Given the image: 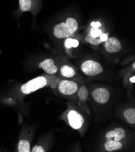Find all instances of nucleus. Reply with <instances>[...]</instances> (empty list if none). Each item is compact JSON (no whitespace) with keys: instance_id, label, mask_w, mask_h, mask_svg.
Returning a JSON list of instances; mask_svg holds the SVG:
<instances>
[{"instance_id":"f257e3e1","label":"nucleus","mask_w":135,"mask_h":152,"mask_svg":"<svg viewBox=\"0 0 135 152\" xmlns=\"http://www.w3.org/2000/svg\"><path fill=\"white\" fill-rule=\"evenodd\" d=\"M78 28V23L72 17L68 18L65 22H62L55 26L53 35L58 39L70 37L76 32Z\"/></svg>"},{"instance_id":"f03ea898","label":"nucleus","mask_w":135,"mask_h":152,"mask_svg":"<svg viewBox=\"0 0 135 152\" xmlns=\"http://www.w3.org/2000/svg\"><path fill=\"white\" fill-rule=\"evenodd\" d=\"M48 81L46 78L43 76L36 77L21 86V92L24 95L31 94L36 90L47 86Z\"/></svg>"},{"instance_id":"7ed1b4c3","label":"nucleus","mask_w":135,"mask_h":152,"mask_svg":"<svg viewBox=\"0 0 135 152\" xmlns=\"http://www.w3.org/2000/svg\"><path fill=\"white\" fill-rule=\"evenodd\" d=\"M82 73L88 77H95L101 73L104 69L101 64L92 59H88L84 61L81 66Z\"/></svg>"},{"instance_id":"20e7f679","label":"nucleus","mask_w":135,"mask_h":152,"mask_svg":"<svg viewBox=\"0 0 135 152\" xmlns=\"http://www.w3.org/2000/svg\"><path fill=\"white\" fill-rule=\"evenodd\" d=\"M78 84L73 81L63 80L58 84V89L60 94L65 96H72L75 94L78 90Z\"/></svg>"},{"instance_id":"39448f33","label":"nucleus","mask_w":135,"mask_h":152,"mask_svg":"<svg viewBox=\"0 0 135 152\" xmlns=\"http://www.w3.org/2000/svg\"><path fill=\"white\" fill-rule=\"evenodd\" d=\"M93 99L99 104H106L110 99V92L108 89L104 87H99L94 89L92 92Z\"/></svg>"},{"instance_id":"423d86ee","label":"nucleus","mask_w":135,"mask_h":152,"mask_svg":"<svg viewBox=\"0 0 135 152\" xmlns=\"http://www.w3.org/2000/svg\"><path fill=\"white\" fill-rule=\"evenodd\" d=\"M68 119L70 127L75 130L81 129L84 122L83 116L79 112L74 110H72L69 112Z\"/></svg>"},{"instance_id":"0eeeda50","label":"nucleus","mask_w":135,"mask_h":152,"mask_svg":"<svg viewBox=\"0 0 135 152\" xmlns=\"http://www.w3.org/2000/svg\"><path fill=\"white\" fill-rule=\"evenodd\" d=\"M104 42L105 49L109 53H117L122 49V44L121 42L115 37L108 38Z\"/></svg>"},{"instance_id":"6e6552de","label":"nucleus","mask_w":135,"mask_h":152,"mask_svg":"<svg viewBox=\"0 0 135 152\" xmlns=\"http://www.w3.org/2000/svg\"><path fill=\"white\" fill-rule=\"evenodd\" d=\"M126 137V130L121 127H116L108 132L106 134L107 141H121Z\"/></svg>"},{"instance_id":"1a4fd4ad","label":"nucleus","mask_w":135,"mask_h":152,"mask_svg":"<svg viewBox=\"0 0 135 152\" xmlns=\"http://www.w3.org/2000/svg\"><path fill=\"white\" fill-rule=\"evenodd\" d=\"M38 66L49 75H55L58 72V67L55 61L52 58L44 59L39 63Z\"/></svg>"},{"instance_id":"9d476101","label":"nucleus","mask_w":135,"mask_h":152,"mask_svg":"<svg viewBox=\"0 0 135 152\" xmlns=\"http://www.w3.org/2000/svg\"><path fill=\"white\" fill-rule=\"evenodd\" d=\"M36 0H19L20 9L22 12L32 11L36 7Z\"/></svg>"},{"instance_id":"9b49d317","label":"nucleus","mask_w":135,"mask_h":152,"mask_svg":"<svg viewBox=\"0 0 135 152\" xmlns=\"http://www.w3.org/2000/svg\"><path fill=\"white\" fill-rule=\"evenodd\" d=\"M60 73L64 78H72L74 77L77 75L76 71L74 69L67 64H64L60 68Z\"/></svg>"},{"instance_id":"f8f14e48","label":"nucleus","mask_w":135,"mask_h":152,"mask_svg":"<svg viewBox=\"0 0 135 152\" xmlns=\"http://www.w3.org/2000/svg\"><path fill=\"white\" fill-rule=\"evenodd\" d=\"M123 146V143L121 141H107L104 144V148L107 151H113L118 150L122 148Z\"/></svg>"},{"instance_id":"ddd939ff","label":"nucleus","mask_w":135,"mask_h":152,"mask_svg":"<svg viewBox=\"0 0 135 152\" xmlns=\"http://www.w3.org/2000/svg\"><path fill=\"white\" fill-rule=\"evenodd\" d=\"M77 93L78 94V98L81 102H85L88 99V92L87 88L84 84H82L79 87Z\"/></svg>"},{"instance_id":"4468645a","label":"nucleus","mask_w":135,"mask_h":152,"mask_svg":"<svg viewBox=\"0 0 135 152\" xmlns=\"http://www.w3.org/2000/svg\"><path fill=\"white\" fill-rule=\"evenodd\" d=\"M124 116L129 124H135V109L134 108H128L125 110L124 112Z\"/></svg>"},{"instance_id":"2eb2a0df","label":"nucleus","mask_w":135,"mask_h":152,"mask_svg":"<svg viewBox=\"0 0 135 152\" xmlns=\"http://www.w3.org/2000/svg\"><path fill=\"white\" fill-rule=\"evenodd\" d=\"M18 151L19 152H30L31 151V143L26 140L20 141L18 145Z\"/></svg>"},{"instance_id":"dca6fc26","label":"nucleus","mask_w":135,"mask_h":152,"mask_svg":"<svg viewBox=\"0 0 135 152\" xmlns=\"http://www.w3.org/2000/svg\"><path fill=\"white\" fill-rule=\"evenodd\" d=\"M79 45V41L76 39L71 38H67L66 40L64 42V46L66 49H71L72 48H75Z\"/></svg>"},{"instance_id":"f3484780","label":"nucleus","mask_w":135,"mask_h":152,"mask_svg":"<svg viewBox=\"0 0 135 152\" xmlns=\"http://www.w3.org/2000/svg\"><path fill=\"white\" fill-rule=\"evenodd\" d=\"M85 41L89 44H92V45H98L102 42L100 39V37L93 38L88 33L87 34L85 37Z\"/></svg>"},{"instance_id":"a211bd4d","label":"nucleus","mask_w":135,"mask_h":152,"mask_svg":"<svg viewBox=\"0 0 135 152\" xmlns=\"http://www.w3.org/2000/svg\"><path fill=\"white\" fill-rule=\"evenodd\" d=\"M102 33V30L99 28H92L88 34L93 38H98L100 37Z\"/></svg>"},{"instance_id":"6ab92c4d","label":"nucleus","mask_w":135,"mask_h":152,"mask_svg":"<svg viewBox=\"0 0 135 152\" xmlns=\"http://www.w3.org/2000/svg\"><path fill=\"white\" fill-rule=\"evenodd\" d=\"M31 151H32V152H44L46 151H45V149L42 146L35 145L31 150Z\"/></svg>"},{"instance_id":"aec40b11","label":"nucleus","mask_w":135,"mask_h":152,"mask_svg":"<svg viewBox=\"0 0 135 152\" xmlns=\"http://www.w3.org/2000/svg\"><path fill=\"white\" fill-rule=\"evenodd\" d=\"M100 39L101 41L103 42L106 41L107 38H109V34H106V33H104V34H101V35H100Z\"/></svg>"},{"instance_id":"412c9836","label":"nucleus","mask_w":135,"mask_h":152,"mask_svg":"<svg viewBox=\"0 0 135 152\" xmlns=\"http://www.w3.org/2000/svg\"><path fill=\"white\" fill-rule=\"evenodd\" d=\"M91 26L93 28H99V27H101V24L99 22H93V23H92Z\"/></svg>"},{"instance_id":"4be33fe9","label":"nucleus","mask_w":135,"mask_h":152,"mask_svg":"<svg viewBox=\"0 0 135 152\" xmlns=\"http://www.w3.org/2000/svg\"><path fill=\"white\" fill-rule=\"evenodd\" d=\"M130 81L131 83H135V77L134 76H133L132 77H131L130 78Z\"/></svg>"},{"instance_id":"5701e85b","label":"nucleus","mask_w":135,"mask_h":152,"mask_svg":"<svg viewBox=\"0 0 135 152\" xmlns=\"http://www.w3.org/2000/svg\"><path fill=\"white\" fill-rule=\"evenodd\" d=\"M132 67H133V69L134 70V69H135V63H134V62L133 63V64H132Z\"/></svg>"}]
</instances>
